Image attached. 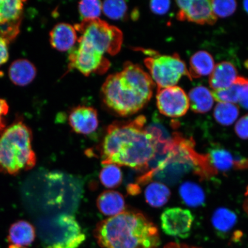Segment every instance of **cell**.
<instances>
[{
  "instance_id": "6da1fadb",
  "label": "cell",
  "mask_w": 248,
  "mask_h": 248,
  "mask_svg": "<svg viewBox=\"0 0 248 248\" xmlns=\"http://www.w3.org/2000/svg\"><path fill=\"white\" fill-rule=\"evenodd\" d=\"M147 120L140 116L108 126L101 147L102 165L115 164L145 170L156 153V144L145 129Z\"/></svg>"
},
{
  "instance_id": "7a4b0ae2",
  "label": "cell",
  "mask_w": 248,
  "mask_h": 248,
  "mask_svg": "<svg viewBox=\"0 0 248 248\" xmlns=\"http://www.w3.org/2000/svg\"><path fill=\"white\" fill-rule=\"evenodd\" d=\"M155 83L138 64L126 62L119 73L107 77L101 88L105 105L121 116L138 113L150 101Z\"/></svg>"
},
{
  "instance_id": "3957f363",
  "label": "cell",
  "mask_w": 248,
  "mask_h": 248,
  "mask_svg": "<svg viewBox=\"0 0 248 248\" xmlns=\"http://www.w3.org/2000/svg\"><path fill=\"white\" fill-rule=\"evenodd\" d=\"M94 236L102 248H159V231L142 213L124 211L99 222Z\"/></svg>"
},
{
  "instance_id": "277c9868",
  "label": "cell",
  "mask_w": 248,
  "mask_h": 248,
  "mask_svg": "<svg viewBox=\"0 0 248 248\" xmlns=\"http://www.w3.org/2000/svg\"><path fill=\"white\" fill-rule=\"evenodd\" d=\"M32 132L22 122L12 124L0 136V172L15 175L35 166Z\"/></svg>"
},
{
  "instance_id": "5b68a950",
  "label": "cell",
  "mask_w": 248,
  "mask_h": 248,
  "mask_svg": "<svg viewBox=\"0 0 248 248\" xmlns=\"http://www.w3.org/2000/svg\"><path fill=\"white\" fill-rule=\"evenodd\" d=\"M38 232L45 248H78L86 240L75 217L67 213L42 220L38 225Z\"/></svg>"
},
{
  "instance_id": "8992f818",
  "label": "cell",
  "mask_w": 248,
  "mask_h": 248,
  "mask_svg": "<svg viewBox=\"0 0 248 248\" xmlns=\"http://www.w3.org/2000/svg\"><path fill=\"white\" fill-rule=\"evenodd\" d=\"M74 27L81 35L79 39L88 43L102 54L114 55L122 48V31L100 18L82 20Z\"/></svg>"
},
{
  "instance_id": "52a82bcc",
  "label": "cell",
  "mask_w": 248,
  "mask_h": 248,
  "mask_svg": "<svg viewBox=\"0 0 248 248\" xmlns=\"http://www.w3.org/2000/svg\"><path fill=\"white\" fill-rule=\"evenodd\" d=\"M144 52L149 56L144 63L157 89L176 86L183 76L191 80L187 66L178 54L162 55L151 50Z\"/></svg>"
},
{
  "instance_id": "ba28073f",
  "label": "cell",
  "mask_w": 248,
  "mask_h": 248,
  "mask_svg": "<svg viewBox=\"0 0 248 248\" xmlns=\"http://www.w3.org/2000/svg\"><path fill=\"white\" fill-rule=\"evenodd\" d=\"M78 47L73 48L70 52V69H77L86 77L93 73H106L110 67V62L104 55L83 40L78 39Z\"/></svg>"
},
{
  "instance_id": "9c48e42d",
  "label": "cell",
  "mask_w": 248,
  "mask_h": 248,
  "mask_svg": "<svg viewBox=\"0 0 248 248\" xmlns=\"http://www.w3.org/2000/svg\"><path fill=\"white\" fill-rule=\"evenodd\" d=\"M156 104L161 114L172 118L185 116L190 108L187 95L177 86L157 89Z\"/></svg>"
},
{
  "instance_id": "30bf717a",
  "label": "cell",
  "mask_w": 248,
  "mask_h": 248,
  "mask_svg": "<svg viewBox=\"0 0 248 248\" xmlns=\"http://www.w3.org/2000/svg\"><path fill=\"white\" fill-rule=\"evenodd\" d=\"M160 219L164 233L182 238L188 237L194 221V217L190 211L180 207L166 209Z\"/></svg>"
},
{
  "instance_id": "8fae6325",
  "label": "cell",
  "mask_w": 248,
  "mask_h": 248,
  "mask_svg": "<svg viewBox=\"0 0 248 248\" xmlns=\"http://www.w3.org/2000/svg\"><path fill=\"white\" fill-rule=\"evenodd\" d=\"M179 7L177 18L198 24L213 25L217 17L214 14L211 1L208 0H180L176 1Z\"/></svg>"
},
{
  "instance_id": "7c38bea8",
  "label": "cell",
  "mask_w": 248,
  "mask_h": 248,
  "mask_svg": "<svg viewBox=\"0 0 248 248\" xmlns=\"http://www.w3.org/2000/svg\"><path fill=\"white\" fill-rule=\"evenodd\" d=\"M211 167L217 173L226 172L232 169H244L248 167V159L232 154L226 149L216 146L206 155Z\"/></svg>"
},
{
  "instance_id": "4fadbf2b",
  "label": "cell",
  "mask_w": 248,
  "mask_h": 248,
  "mask_svg": "<svg viewBox=\"0 0 248 248\" xmlns=\"http://www.w3.org/2000/svg\"><path fill=\"white\" fill-rule=\"evenodd\" d=\"M69 122L74 132L84 135H91L98 127L97 111L92 107H77L70 111Z\"/></svg>"
},
{
  "instance_id": "5bb4252c",
  "label": "cell",
  "mask_w": 248,
  "mask_h": 248,
  "mask_svg": "<svg viewBox=\"0 0 248 248\" xmlns=\"http://www.w3.org/2000/svg\"><path fill=\"white\" fill-rule=\"evenodd\" d=\"M49 37L52 47L62 52L71 50L78 41L75 27L67 23L56 25L49 33Z\"/></svg>"
},
{
  "instance_id": "9a60e30c",
  "label": "cell",
  "mask_w": 248,
  "mask_h": 248,
  "mask_svg": "<svg viewBox=\"0 0 248 248\" xmlns=\"http://www.w3.org/2000/svg\"><path fill=\"white\" fill-rule=\"evenodd\" d=\"M237 70L229 62H222L217 64L209 77V85L213 91L228 88L237 79Z\"/></svg>"
},
{
  "instance_id": "2e32d148",
  "label": "cell",
  "mask_w": 248,
  "mask_h": 248,
  "mask_svg": "<svg viewBox=\"0 0 248 248\" xmlns=\"http://www.w3.org/2000/svg\"><path fill=\"white\" fill-rule=\"evenodd\" d=\"M24 2L20 0H0V26L8 25L5 30L19 29Z\"/></svg>"
},
{
  "instance_id": "e0dca14e",
  "label": "cell",
  "mask_w": 248,
  "mask_h": 248,
  "mask_svg": "<svg viewBox=\"0 0 248 248\" xmlns=\"http://www.w3.org/2000/svg\"><path fill=\"white\" fill-rule=\"evenodd\" d=\"M98 209L103 215L114 217L124 212L125 202L122 194L115 191H105L97 198Z\"/></svg>"
},
{
  "instance_id": "ac0fdd59",
  "label": "cell",
  "mask_w": 248,
  "mask_h": 248,
  "mask_svg": "<svg viewBox=\"0 0 248 248\" xmlns=\"http://www.w3.org/2000/svg\"><path fill=\"white\" fill-rule=\"evenodd\" d=\"M36 76V69L31 62L18 60L9 67V76L15 85L24 86L32 82Z\"/></svg>"
},
{
  "instance_id": "d6986e66",
  "label": "cell",
  "mask_w": 248,
  "mask_h": 248,
  "mask_svg": "<svg viewBox=\"0 0 248 248\" xmlns=\"http://www.w3.org/2000/svg\"><path fill=\"white\" fill-rule=\"evenodd\" d=\"M35 237V228L26 221L15 222L9 229L8 240L14 246L21 247L30 246Z\"/></svg>"
},
{
  "instance_id": "ffe728a7",
  "label": "cell",
  "mask_w": 248,
  "mask_h": 248,
  "mask_svg": "<svg viewBox=\"0 0 248 248\" xmlns=\"http://www.w3.org/2000/svg\"><path fill=\"white\" fill-rule=\"evenodd\" d=\"M215 67V60L208 52L200 51L192 56L188 72L191 79L210 75Z\"/></svg>"
},
{
  "instance_id": "44dd1931",
  "label": "cell",
  "mask_w": 248,
  "mask_h": 248,
  "mask_svg": "<svg viewBox=\"0 0 248 248\" xmlns=\"http://www.w3.org/2000/svg\"><path fill=\"white\" fill-rule=\"evenodd\" d=\"M188 99L191 110L201 114L206 113L212 109L215 101L212 92L203 86L192 89L189 92Z\"/></svg>"
},
{
  "instance_id": "7402d4cb",
  "label": "cell",
  "mask_w": 248,
  "mask_h": 248,
  "mask_svg": "<svg viewBox=\"0 0 248 248\" xmlns=\"http://www.w3.org/2000/svg\"><path fill=\"white\" fill-rule=\"evenodd\" d=\"M248 87V79L243 77H238L233 83L224 90L213 91L212 94L215 100L218 102L239 103L243 93Z\"/></svg>"
},
{
  "instance_id": "603a6c76",
  "label": "cell",
  "mask_w": 248,
  "mask_h": 248,
  "mask_svg": "<svg viewBox=\"0 0 248 248\" xmlns=\"http://www.w3.org/2000/svg\"><path fill=\"white\" fill-rule=\"evenodd\" d=\"M144 194L145 200L151 206L160 207L168 202L170 191L166 185L154 182L148 185Z\"/></svg>"
},
{
  "instance_id": "cb8c5ba5",
  "label": "cell",
  "mask_w": 248,
  "mask_h": 248,
  "mask_svg": "<svg viewBox=\"0 0 248 248\" xmlns=\"http://www.w3.org/2000/svg\"><path fill=\"white\" fill-rule=\"evenodd\" d=\"M237 221L235 213L226 207H218L214 212L212 223L214 228L221 234L227 233L234 227Z\"/></svg>"
},
{
  "instance_id": "d4e9b609",
  "label": "cell",
  "mask_w": 248,
  "mask_h": 248,
  "mask_svg": "<svg viewBox=\"0 0 248 248\" xmlns=\"http://www.w3.org/2000/svg\"><path fill=\"white\" fill-rule=\"evenodd\" d=\"M179 194L184 203L189 207L201 206L205 201L203 189L191 182H186L180 186Z\"/></svg>"
},
{
  "instance_id": "484cf974",
  "label": "cell",
  "mask_w": 248,
  "mask_h": 248,
  "mask_svg": "<svg viewBox=\"0 0 248 248\" xmlns=\"http://www.w3.org/2000/svg\"><path fill=\"white\" fill-rule=\"evenodd\" d=\"M239 108L236 105L228 102H218L214 110V117L222 125H232L239 116Z\"/></svg>"
},
{
  "instance_id": "4316f807",
  "label": "cell",
  "mask_w": 248,
  "mask_h": 248,
  "mask_svg": "<svg viewBox=\"0 0 248 248\" xmlns=\"http://www.w3.org/2000/svg\"><path fill=\"white\" fill-rule=\"evenodd\" d=\"M100 179L105 187L116 188L122 184L123 181L122 170L115 164L104 165L100 173Z\"/></svg>"
},
{
  "instance_id": "83f0119b",
  "label": "cell",
  "mask_w": 248,
  "mask_h": 248,
  "mask_svg": "<svg viewBox=\"0 0 248 248\" xmlns=\"http://www.w3.org/2000/svg\"><path fill=\"white\" fill-rule=\"evenodd\" d=\"M128 7L125 1L108 0L102 2V12L110 19L120 20L125 16Z\"/></svg>"
},
{
  "instance_id": "f1b7e54d",
  "label": "cell",
  "mask_w": 248,
  "mask_h": 248,
  "mask_svg": "<svg viewBox=\"0 0 248 248\" xmlns=\"http://www.w3.org/2000/svg\"><path fill=\"white\" fill-rule=\"evenodd\" d=\"M78 11L83 20L99 18L102 11V2L98 0H85L79 2Z\"/></svg>"
},
{
  "instance_id": "f546056e",
  "label": "cell",
  "mask_w": 248,
  "mask_h": 248,
  "mask_svg": "<svg viewBox=\"0 0 248 248\" xmlns=\"http://www.w3.org/2000/svg\"><path fill=\"white\" fill-rule=\"evenodd\" d=\"M214 14L218 17L230 16L236 10L237 3L233 0H213L211 1Z\"/></svg>"
},
{
  "instance_id": "4dcf8cb0",
  "label": "cell",
  "mask_w": 248,
  "mask_h": 248,
  "mask_svg": "<svg viewBox=\"0 0 248 248\" xmlns=\"http://www.w3.org/2000/svg\"><path fill=\"white\" fill-rule=\"evenodd\" d=\"M234 130L238 137L244 140L248 139V113L238 120Z\"/></svg>"
},
{
  "instance_id": "1f68e13d",
  "label": "cell",
  "mask_w": 248,
  "mask_h": 248,
  "mask_svg": "<svg viewBox=\"0 0 248 248\" xmlns=\"http://www.w3.org/2000/svg\"><path fill=\"white\" fill-rule=\"evenodd\" d=\"M150 8L153 13L156 15L166 14L169 11L170 2V1H152L150 4Z\"/></svg>"
},
{
  "instance_id": "d6a6232c",
  "label": "cell",
  "mask_w": 248,
  "mask_h": 248,
  "mask_svg": "<svg viewBox=\"0 0 248 248\" xmlns=\"http://www.w3.org/2000/svg\"><path fill=\"white\" fill-rule=\"evenodd\" d=\"M8 44L7 40L0 36V66L6 63L8 60Z\"/></svg>"
},
{
  "instance_id": "836d02e7",
  "label": "cell",
  "mask_w": 248,
  "mask_h": 248,
  "mask_svg": "<svg viewBox=\"0 0 248 248\" xmlns=\"http://www.w3.org/2000/svg\"><path fill=\"white\" fill-rule=\"evenodd\" d=\"M9 106L7 101L0 98V131L5 128L4 117L8 113Z\"/></svg>"
},
{
  "instance_id": "e575fe53",
  "label": "cell",
  "mask_w": 248,
  "mask_h": 248,
  "mask_svg": "<svg viewBox=\"0 0 248 248\" xmlns=\"http://www.w3.org/2000/svg\"><path fill=\"white\" fill-rule=\"evenodd\" d=\"M239 104L242 107L248 109V87L242 95Z\"/></svg>"
},
{
  "instance_id": "d590c367",
  "label": "cell",
  "mask_w": 248,
  "mask_h": 248,
  "mask_svg": "<svg viewBox=\"0 0 248 248\" xmlns=\"http://www.w3.org/2000/svg\"><path fill=\"white\" fill-rule=\"evenodd\" d=\"M164 248H201L193 246H189L187 245L178 244L176 243H170L167 244Z\"/></svg>"
},
{
  "instance_id": "8d00e7d4",
  "label": "cell",
  "mask_w": 248,
  "mask_h": 248,
  "mask_svg": "<svg viewBox=\"0 0 248 248\" xmlns=\"http://www.w3.org/2000/svg\"><path fill=\"white\" fill-rule=\"evenodd\" d=\"M246 200H245L244 202V209L246 210V212L247 213L248 215V187L247 188V191L246 193Z\"/></svg>"
},
{
  "instance_id": "74e56055",
  "label": "cell",
  "mask_w": 248,
  "mask_h": 248,
  "mask_svg": "<svg viewBox=\"0 0 248 248\" xmlns=\"http://www.w3.org/2000/svg\"><path fill=\"white\" fill-rule=\"evenodd\" d=\"M243 7L244 10L246 11L247 13L248 14V0L243 2Z\"/></svg>"
},
{
  "instance_id": "f35d334b",
  "label": "cell",
  "mask_w": 248,
  "mask_h": 248,
  "mask_svg": "<svg viewBox=\"0 0 248 248\" xmlns=\"http://www.w3.org/2000/svg\"><path fill=\"white\" fill-rule=\"evenodd\" d=\"M8 248H23V247H18V246H14V245H11V246H9L8 247Z\"/></svg>"
}]
</instances>
